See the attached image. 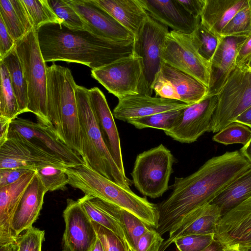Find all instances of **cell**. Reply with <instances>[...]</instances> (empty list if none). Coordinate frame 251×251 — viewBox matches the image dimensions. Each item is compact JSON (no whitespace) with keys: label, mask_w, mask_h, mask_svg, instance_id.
Here are the masks:
<instances>
[{"label":"cell","mask_w":251,"mask_h":251,"mask_svg":"<svg viewBox=\"0 0 251 251\" xmlns=\"http://www.w3.org/2000/svg\"><path fill=\"white\" fill-rule=\"evenodd\" d=\"M63 216V241L67 251H91L98 236L92 220L78 201L68 199Z\"/></svg>","instance_id":"e0dca14e"},{"label":"cell","mask_w":251,"mask_h":251,"mask_svg":"<svg viewBox=\"0 0 251 251\" xmlns=\"http://www.w3.org/2000/svg\"><path fill=\"white\" fill-rule=\"evenodd\" d=\"M148 14L176 32L190 34L201 23V18L189 14L178 0H140Z\"/></svg>","instance_id":"44dd1931"},{"label":"cell","mask_w":251,"mask_h":251,"mask_svg":"<svg viewBox=\"0 0 251 251\" xmlns=\"http://www.w3.org/2000/svg\"><path fill=\"white\" fill-rule=\"evenodd\" d=\"M47 166L69 165L19 134L9 130L8 139L0 146V170L22 169L36 171Z\"/></svg>","instance_id":"8fae6325"},{"label":"cell","mask_w":251,"mask_h":251,"mask_svg":"<svg viewBox=\"0 0 251 251\" xmlns=\"http://www.w3.org/2000/svg\"><path fill=\"white\" fill-rule=\"evenodd\" d=\"M211 132L217 133L251 106V68L236 67L217 95Z\"/></svg>","instance_id":"9c48e42d"},{"label":"cell","mask_w":251,"mask_h":251,"mask_svg":"<svg viewBox=\"0 0 251 251\" xmlns=\"http://www.w3.org/2000/svg\"><path fill=\"white\" fill-rule=\"evenodd\" d=\"M15 48L27 84L28 112L37 122L51 126L47 109V68L42 56L37 30L33 29L16 42Z\"/></svg>","instance_id":"8992f818"},{"label":"cell","mask_w":251,"mask_h":251,"mask_svg":"<svg viewBox=\"0 0 251 251\" xmlns=\"http://www.w3.org/2000/svg\"><path fill=\"white\" fill-rule=\"evenodd\" d=\"M168 26L149 15L134 36L133 52L142 59L143 73L139 85V94L151 96L152 84L162 63V48L169 33Z\"/></svg>","instance_id":"ba28073f"},{"label":"cell","mask_w":251,"mask_h":251,"mask_svg":"<svg viewBox=\"0 0 251 251\" xmlns=\"http://www.w3.org/2000/svg\"><path fill=\"white\" fill-rule=\"evenodd\" d=\"M36 30L50 23L62 24L49 5L48 0H22Z\"/></svg>","instance_id":"e575fe53"},{"label":"cell","mask_w":251,"mask_h":251,"mask_svg":"<svg viewBox=\"0 0 251 251\" xmlns=\"http://www.w3.org/2000/svg\"><path fill=\"white\" fill-rule=\"evenodd\" d=\"M178 1L192 16L201 18L205 0H178Z\"/></svg>","instance_id":"c3c4849f"},{"label":"cell","mask_w":251,"mask_h":251,"mask_svg":"<svg viewBox=\"0 0 251 251\" xmlns=\"http://www.w3.org/2000/svg\"><path fill=\"white\" fill-rule=\"evenodd\" d=\"M73 187L132 213L149 226L157 229L159 211L157 205L135 194L106 178L87 165L81 167L76 173Z\"/></svg>","instance_id":"277c9868"},{"label":"cell","mask_w":251,"mask_h":251,"mask_svg":"<svg viewBox=\"0 0 251 251\" xmlns=\"http://www.w3.org/2000/svg\"><path fill=\"white\" fill-rule=\"evenodd\" d=\"M247 37H221L210 61V82L207 95H217L220 92L236 68L238 49Z\"/></svg>","instance_id":"7402d4cb"},{"label":"cell","mask_w":251,"mask_h":251,"mask_svg":"<svg viewBox=\"0 0 251 251\" xmlns=\"http://www.w3.org/2000/svg\"><path fill=\"white\" fill-rule=\"evenodd\" d=\"M65 167L47 166L36 170L47 192L64 190L69 179L64 170Z\"/></svg>","instance_id":"74e56055"},{"label":"cell","mask_w":251,"mask_h":251,"mask_svg":"<svg viewBox=\"0 0 251 251\" xmlns=\"http://www.w3.org/2000/svg\"><path fill=\"white\" fill-rule=\"evenodd\" d=\"M251 138V128L244 124L232 122L212 137L216 142L225 145L241 144L246 145Z\"/></svg>","instance_id":"8d00e7d4"},{"label":"cell","mask_w":251,"mask_h":251,"mask_svg":"<svg viewBox=\"0 0 251 251\" xmlns=\"http://www.w3.org/2000/svg\"><path fill=\"white\" fill-rule=\"evenodd\" d=\"M11 122V120L0 116V146L8 139Z\"/></svg>","instance_id":"681fc988"},{"label":"cell","mask_w":251,"mask_h":251,"mask_svg":"<svg viewBox=\"0 0 251 251\" xmlns=\"http://www.w3.org/2000/svg\"><path fill=\"white\" fill-rule=\"evenodd\" d=\"M238 250V251H251V245L250 246H233Z\"/></svg>","instance_id":"9f6ffc18"},{"label":"cell","mask_w":251,"mask_h":251,"mask_svg":"<svg viewBox=\"0 0 251 251\" xmlns=\"http://www.w3.org/2000/svg\"><path fill=\"white\" fill-rule=\"evenodd\" d=\"M152 88L156 97L176 100L188 105L201 101L208 93V87L199 80L164 62Z\"/></svg>","instance_id":"4fadbf2b"},{"label":"cell","mask_w":251,"mask_h":251,"mask_svg":"<svg viewBox=\"0 0 251 251\" xmlns=\"http://www.w3.org/2000/svg\"><path fill=\"white\" fill-rule=\"evenodd\" d=\"M214 239L228 247L251 245V197L221 217Z\"/></svg>","instance_id":"ac0fdd59"},{"label":"cell","mask_w":251,"mask_h":251,"mask_svg":"<svg viewBox=\"0 0 251 251\" xmlns=\"http://www.w3.org/2000/svg\"><path fill=\"white\" fill-rule=\"evenodd\" d=\"M0 67V116L12 121L20 115L19 105L11 85L8 71L5 65L1 62Z\"/></svg>","instance_id":"d6a6232c"},{"label":"cell","mask_w":251,"mask_h":251,"mask_svg":"<svg viewBox=\"0 0 251 251\" xmlns=\"http://www.w3.org/2000/svg\"><path fill=\"white\" fill-rule=\"evenodd\" d=\"M217 101V95H207L201 101L189 105L182 109L174 127L165 133L178 142L191 143L205 132H211Z\"/></svg>","instance_id":"5bb4252c"},{"label":"cell","mask_w":251,"mask_h":251,"mask_svg":"<svg viewBox=\"0 0 251 251\" xmlns=\"http://www.w3.org/2000/svg\"><path fill=\"white\" fill-rule=\"evenodd\" d=\"M251 34V0L239 11L224 29L221 37L248 36Z\"/></svg>","instance_id":"f35d334b"},{"label":"cell","mask_w":251,"mask_h":251,"mask_svg":"<svg viewBox=\"0 0 251 251\" xmlns=\"http://www.w3.org/2000/svg\"><path fill=\"white\" fill-rule=\"evenodd\" d=\"M251 168L240 152L226 151L206 161L197 171L177 177L169 197L158 206L161 235L169 232L195 210L210 203L232 182Z\"/></svg>","instance_id":"6da1fadb"},{"label":"cell","mask_w":251,"mask_h":251,"mask_svg":"<svg viewBox=\"0 0 251 251\" xmlns=\"http://www.w3.org/2000/svg\"><path fill=\"white\" fill-rule=\"evenodd\" d=\"M123 26L138 33L149 14L140 0H94Z\"/></svg>","instance_id":"4316f807"},{"label":"cell","mask_w":251,"mask_h":251,"mask_svg":"<svg viewBox=\"0 0 251 251\" xmlns=\"http://www.w3.org/2000/svg\"><path fill=\"white\" fill-rule=\"evenodd\" d=\"M44 230L32 226L16 238L18 251H41Z\"/></svg>","instance_id":"b9f144b4"},{"label":"cell","mask_w":251,"mask_h":251,"mask_svg":"<svg viewBox=\"0 0 251 251\" xmlns=\"http://www.w3.org/2000/svg\"><path fill=\"white\" fill-rule=\"evenodd\" d=\"M225 251H238V250L234 246H227Z\"/></svg>","instance_id":"6f0895ef"},{"label":"cell","mask_w":251,"mask_h":251,"mask_svg":"<svg viewBox=\"0 0 251 251\" xmlns=\"http://www.w3.org/2000/svg\"><path fill=\"white\" fill-rule=\"evenodd\" d=\"M16 241L8 244L0 245V251H17Z\"/></svg>","instance_id":"db71d44e"},{"label":"cell","mask_w":251,"mask_h":251,"mask_svg":"<svg viewBox=\"0 0 251 251\" xmlns=\"http://www.w3.org/2000/svg\"><path fill=\"white\" fill-rule=\"evenodd\" d=\"M48 3L62 24L70 28L85 29V25L80 17L66 0H48Z\"/></svg>","instance_id":"ab89813d"},{"label":"cell","mask_w":251,"mask_h":251,"mask_svg":"<svg viewBox=\"0 0 251 251\" xmlns=\"http://www.w3.org/2000/svg\"><path fill=\"white\" fill-rule=\"evenodd\" d=\"M37 32L46 63L64 61L82 64L94 70L133 53L134 41L115 42L62 24L45 25Z\"/></svg>","instance_id":"7a4b0ae2"},{"label":"cell","mask_w":251,"mask_h":251,"mask_svg":"<svg viewBox=\"0 0 251 251\" xmlns=\"http://www.w3.org/2000/svg\"><path fill=\"white\" fill-rule=\"evenodd\" d=\"M6 66L19 105V114L28 112L27 84L15 46L0 61Z\"/></svg>","instance_id":"4dcf8cb0"},{"label":"cell","mask_w":251,"mask_h":251,"mask_svg":"<svg viewBox=\"0 0 251 251\" xmlns=\"http://www.w3.org/2000/svg\"><path fill=\"white\" fill-rule=\"evenodd\" d=\"M18 249V248H17ZM17 251H18V250H17Z\"/></svg>","instance_id":"94428289"},{"label":"cell","mask_w":251,"mask_h":251,"mask_svg":"<svg viewBox=\"0 0 251 251\" xmlns=\"http://www.w3.org/2000/svg\"><path fill=\"white\" fill-rule=\"evenodd\" d=\"M183 109L161 112L134 119L127 122L138 129L153 128L168 131L174 127L180 117Z\"/></svg>","instance_id":"836d02e7"},{"label":"cell","mask_w":251,"mask_h":251,"mask_svg":"<svg viewBox=\"0 0 251 251\" xmlns=\"http://www.w3.org/2000/svg\"><path fill=\"white\" fill-rule=\"evenodd\" d=\"M221 217L219 208L211 203L195 210L169 231L168 238L163 242L159 251H165L175 239L182 236L214 234Z\"/></svg>","instance_id":"603a6c76"},{"label":"cell","mask_w":251,"mask_h":251,"mask_svg":"<svg viewBox=\"0 0 251 251\" xmlns=\"http://www.w3.org/2000/svg\"><path fill=\"white\" fill-rule=\"evenodd\" d=\"M92 223L105 251H130L125 240L100 225Z\"/></svg>","instance_id":"60d3db41"},{"label":"cell","mask_w":251,"mask_h":251,"mask_svg":"<svg viewBox=\"0 0 251 251\" xmlns=\"http://www.w3.org/2000/svg\"><path fill=\"white\" fill-rule=\"evenodd\" d=\"M9 130L30 141L43 150L61 158L69 166L84 162L82 157L66 145L52 126L17 117L10 123Z\"/></svg>","instance_id":"9a60e30c"},{"label":"cell","mask_w":251,"mask_h":251,"mask_svg":"<svg viewBox=\"0 0 251 251\" xmlns=\"http://www.w3.org/2000/svg\"><path fill=\"white\" fill-rule=\"evenodd\" d=\"M84 162L106 178L130 188L132 181L120 171L103 139L90 105L88 89L75 87Z\"/></svg>","instance_id":"5b68a950"},{"label":"cell","mask_w":251,"mask_h":251,"mask_svg":"<svg viewBox=\"0 0 251 251\" xmlns=\"http://www.w3.org/2000/svg\"><path fill=\"white\" fill-rule=\"evenodd\" d=\"M233 122H237L251 128V106L237 116Z\"/></svg>","instance_id":"f907efd6"},{"label":"cell","mask_w":251,"mask_h":251,"mask_svg":"<svg viewBox=\"0 0 251 251\" xmlns=\"http://www.w3.org/2000/svg\"><path fill=\"white\" fill-rule=\"evenodd\" d=\"M80 17L85 29L100 37L115 41L134 40V35L94 0H66Z\"/></svg>","instance_id":"2e32d148"},{"label":"cell","mask_w":251,"mask_h":251,"mask_svg":"<svg viewBox=\"0 0 251 251\" xmlns=\"http://www.w3.org/2000/svg\"><path fill=\"white\" fill-rule=\"evenodd\" d=\"M249 67H250L251 68V61L250 62V64H249Z\"/></svg>","instance_id":"680465c9"},{"label":"cell","mask_w":251,"mask_h":251,"mask_svg":"<svg viewBox=\"0 0 251 251\" xmlns=\"http://www.w3.org/2000/svg\"><path fill=\"white\" fill-rule=\"evenodd\" d=\"M113 110L115 118L125 122L168 111L183 109L189 105L181 101L141 94L118 99Z\"/></svg>","instance_id":"d6986e66"},{"label":"cell","mask_w":251,"mask_h":251,"mask_svg":"<svg viewBox=\"0 0 251 251\" xmlns=\"http://www.w3.org/2000/svg\"><path fill=\"white\" fill-rule=\"evenodd\" d=\"M91 251H105L100 241L98 238Z\"/></svg>","instance_id":"11a10c76"},{"label":"cell","mask_w":251,"mask_h":251,"mask_svg":"<svg viewBox=\"0 0 251 251\" xmlns=\"http://www.w3.org/2000/svg\"><path fill=\"white\" fill-rule=\"evenodd\" d=\"M214 239V234H194L182 236L175 240L179 251H201Z\"/></svg>","instance_id":"7bdbcfd3"},{"label":"cell","mask_w":251,"mask_h":251,"mask_svg":"<svg viewBox=\"0 0 251 251\" xmlns=\"http://www.w3.org/2000/svg\"><path fill=\"white\" fill-rule=\"evenodd\" d=\"M191 36L200 54L210 62L221 37L210 31L201 23Z\"/></svg>","instance_id":"d590c367"},{"label":"cell","mask_w":251,"mask_h":251,"mask_svg":"<svg viewBox=\"0 0 251 251\" xmlns=\"http://www.w3.org/2000/svg\"><path fill=\"white\" fill-rule=\"evenodd\" d=\"M161 58L162 62L193 76L208 88L210 62L200 54L191 34L169 31L162 48Z\"/></svg>","instance_id":"30bf717a"},{"label":"cell","mask_w":251,"mask_h":251,"mask_svg":"<svg viewBox=\"0 0 251 251\" xmlns=\"http://www.w3.org/2000/svg\"><path fill=\"white\" fill-rule=\"evenodd\" d=\"M88 96L103 139L118 168L125 174L119 134L105 97L98 87L88 89Z\"/></svg>","instance_id":"ffe728a7"},{"label":"cell","mask_w":251,"mask_h":251,"mask_svg":"<svg viewBox=\"0 0 251 251\" xmlns=\"http://www.w3.org/2000/svg\"><path fill=\"white\" fill-rule=\"evenodd\" d=\"M251 61V34L247 37L240 46L236 59V67L241 69L249 67Z\"/></svg>","instance_id":"f6af8a7d"},{"label":"cell","mask_w":251,"mask_h":251,"mask_svg":"<svg viewBox=\"0 0 251 251\" xmlns=\"http://www.w3.org/2000/svg\"><path fill=\"white\" fill-rule=\"evenodd\" d=\"M174 158L163 144L143 151L135 159L131 172L132 183L143 195L159 198L169 189Z\"/></svg>","instance_id":"52a82bcc"},{"label":"cell","mask_w":251,"mask_h":251,"mask_svg":"<svg viewBox=\"0 0 251 251\" xmlns=\"http://www.w3.org/2000/svg\"><path fill=\"white\" fill-rule=\"evenodd\" d=\"M63 251H66V250H64Z\"/></svg>","instance_id":"91938a15"},{"label":"cell","mask_w":251,"mask_h":251,"mask_svg":"<svg viewBox=\"0 0 251 251\" xmlns=\"http://www.w3.org/2000/svg\"><path fill=\"white\" fill-rule=\"evenodd\" d=\"M226 247L227 246L225 244L214 239L201 251H225Z\"/></svg>","instance_id":"816d5d0a"},{"label":"cell","mask_w":251,"mask_h":251,"mask_svg":"<svg viewBox=\"0 0 251 251\" xmlns=\"http://www.w3.org/2000/svg\"><path fill=\"white\" fill-rule=\"evenodd\" d=\"M36 175V171L30 170L15 183L0 188V245L16 241L11 230V220Z\"/></svg>","instance_id":"cb8c5ba5"},{"label":"cell","mask_w":251,"mask_h":251,"mask_svg":"<svg viewBox=\"0 0 251 251\" xmlns=\"http://www.w3.org/2000/svg\"><path fill=\"white\" fill-rule=\"evenodd\" d=\"M251 0H205L201 23L221 37L224 29L235 15Z\"/></svg>","instance_id":"484cf974"},{"label":"cell","mask_w":251,"mask_h":251,"mask_svg":"<svg viewBox=\"0 0 251 251\" xmlns=\"http://www.w3.org/2000/svg\"><path fill=\"white\" fill-rule=\"evenodd\" d=\"M143 73L141 57L133 52L97 69L91 76L118 99L139 94Z\"/></svg>","instance_id":"7c38bea8"},{"label":"cell","mask_w":251,"mask_h":251,"mask_svg":"<svg viewBox=\"0 0 251 251\" xmlns=\"http://www.w3.org/2000/svg\"><path fill=\"white\" fill-rule=\"evenodd\" d=\"M242 154L251 163V138L240 150Z\"/></svg>","instance_id":"f5cc1de1"},{"label":"cell","mask_w":251,"mask_h":251,"mask_svg":"<svg viewBox=\"0 0 251 251\" xmlns=\"http://www.w3.org/2000/svg\"><path fill=\"white\" fill-rule=\"evenodd\" d=\"M164 241L162 235L150 227L139 238L134 251H159Z\"/></svg>","instance_id":"ee69618b"},{"label":"cell","mask_w":251,"mask_h":251,"mask_svg":"<svg viewBox=\"0 0 251 251\" xmlns=\"http://www.w3.org/2000/svg\"><path fill=\"white\" fill-rule=\"evenodd\" d=\"M29 171L22 169L0 170V188L15 183Z\"/></svg>","instance_id":"7dc6e473"},{"label":"cell","mask_w":251,"mask_h":251,"mask_svg":"<svg viewBox=\"0 0 251 251\" xmlns=\"http://www.w3.org/2000/svg\"><path fill=\"white\" fill-rule=\"evenodd\" d=\"M16 42L0 19V61L14 48Z\"/></svg>","instance_id":"bcb514c9"},{"label":"cell","mask_w":251,"mask_h":251,"mask_svg":"<svg viewBox=\"0 0 251 251\" xmlns=\"http://www.w3.org/2000/svg\"><path fill=\"white\" fill-rule=\"evenodd\" d=\"M96 198L100 207L121 226L130 251H134L139 238L150 227L126 210Z\"/></svg>","instance_id":"f1b7e54d"},{"label":"cell","mask_w":251,"mask_h":251,"mask_svg":"<svg viewBox=\"0 0 251 251\" xmlns=\"http://www.w3.org/2000/svg\"><path fill=\"white\" fill-rule=\"evenodd\" d=\"M77 201L92 221L111 230L126 240L121 226L100 207L96 197L90 195H84L78 199Z\"/></svg>","instance_id":"1f68e13d"},{"label":"cell","mask_w":251,"mask_h":251,"mask_svg":"<svg viewBox=\"0 0 251 251\" xmlns=\"http://www.w3.org/2000/svg\"><path fill=\"white\" fill-rule=\"evenodd\" d=\"M0 19L16 42L34 29L22 0H0Z\"/></svg>","instance_id":"83f0119b"},{"label":"cell","mask_w":251,"mask_h":251,"mask_svg":"<svg viewBox=\"0 0 251 251\" xmlns=\"http://www.w3.org/2000/svg\"><path fill=\"white\" fill-rule=\"evenodd\" d=\"M76 84L71 70L53 63L47 68V109L48 119L60 139L82 155Z\"/></svg>","instance_id":"3957f363"},{"label":"cell","mask_w":251,"mask_h":251,"mask_svg":"<svg viewBox=\"0 0 251 251\" xmlns=\"http://www.w3.org/2000/svg\"><path fill=\"white\" fill-rule=\"evenodd\" d=\"M251 197V168L238 177L211 202L219 208L222 217Z\"/></svg>","instance_id":"f546056e"},{"label":"cell","mask_w":251,"mask_h":251,"mask_svg":"<svg viewBox=\"0 0 251 251\" xmlns=\"http://www.w3.org/2000/svg\"><path fill=\"white\" fill-rule=\"evenodd\" d=\"M47 192L36 174L13 214L11 227L15 238L32 226L42 208Z\"/></svg>","instance_id":"d4e9b609"}]
</instances>
